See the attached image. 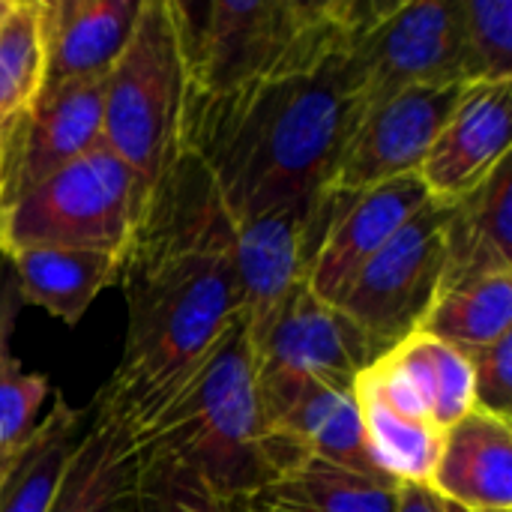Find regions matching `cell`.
Instances as JSON below:
<instances>
[{
  "label": "cell",
  "mask_w": 512,
  "mask_h": 512,
  "mask_svg": "<svg viewBox=\"0 0 512 512\" xmlns=\"http://www.w3.org/2000/svg\"><path fill=\"white\" fill-rule=\"evenodd\" d=\"M120 282L126 339L93 399V423L117 429L132 450L240 324L234 222L195 156L183 153L150 192Z\"/></svg>",
  "instance_id": "obj_1"
},
{
  "label": "cell",
  "mask_w": 512,
  "mask_h": 512,
  "mask_svg": "<svg viewBox=\"0 0 512 512\" xmlns=\"http://www.w3.org/2000/svg\"><path fill=\"white\" fill-rule=\"evenodd\" d=\"M351 54L225 96H186L183 153L195 156L231 222L327 192L360 117Z\"/></svg>",
  "instance_id": "obj_2"
},
{
  "label": "cell",
  "mask_w": 512,
  "mask_h": 512,
  "mask_svg": "<svg viewBox=\"0 0 512 512\" xmlns=\"http://www.w3.org/2000/svg\"><path fill=\"white\" fill-rule=\"evenodd\" d=\"M396 0H171L186 96L231 90L312 72L351 54L360 36Z\"/></svg>",
  "instance_id": "obj_3"
},
{
  "label": "cell",
  "mask_w": 512,
  "mask_h": 512,
  "mask_svg": "<svg viewBox=\"0 0 512 512\" xmlns=\"http://www.w3.org/2000/svg\"><path fill=\"white\" fill-rule=\"evenodd\" d=\"M132 456L138 468L171 471L228 504H243L261 486L294 471L264 423L255 363L240 324L132 441Z\"/></svg>",
  "instance_id": "obj_4"
},
{
  "label": "cell",
  "mask_w": 512,
  "mask_h": 512,
  "mask_svg": "<svg viewBox=\"0 0 512 512\" xmlns=\"http://www.w3.org/2000/svg\"><path fill=\"white\" fill-rule=\"evenodd\" d=\"M186 66L171 0H141L102 81V141L153 192L183 156Z\"/></svg>",
  "instance_id": "obj_5"
},
{
  "label": "cell",
  "mask_w": 512,
  "mask_h": 512,
  "mask_svg": "<svg viewBox=\"0 0 512 512\" xmlns=\"http://www.w3.org/2000/svg\"><path fill=\"white\" fill-rule=\"evenodd\" d=\"M150 189L105 144L0 210V258L33 249L126 255Z\"/></svg>",
  "instance_id": "obj_6"
},
{
  "label": "cell",
  "mask_w": 512,
  "mask_h": 512,
  "mask_svg": "<svg viewBox=\"0 0 512 512\" xmlns=\"http://www.w3.org/2000/svg\"><path fill=\"white\" fill-rule=\"evenodd\" d=\"M363 333L330 303L300 285L267 339L252 351L255 390L267 429L312 387H354L375 363Z\"/></svg>",
  "instance_id": "obj_7"
},
{
  "label": "cell",
  "mask_w": 512,
  "mask_h": 512,
  "mask_svg": "<svg viewBox=\"0 0 512 512\" xmlns=\"http://www.w3.org/2000/svg\"><path fill=\"white\" fill-rule=\"evenodd\" d=\"M441 276L444 207L426 201L357 273L336 309L381 357L423 327L441 294Z\"/></svg>",
  "instance_id": "obj_8"
},
{
  "label": "cell",
  "mask_w": 512,
  "mask_h": 512,
  "mask_svg": "<svg viewBox=\"0 0 512 512\" xmlns=\"http://www.w3.org/2000/svg\"><path fill=\"white\" fill-rule=\"evenodd\" d=\"M360 105L408 87H465L459 0H396L354 45Z\"/></svg>",
  "instance_id": "obj_9"
},
{
  "label": "cell",
  "mask_w": 512,
  "mask_h": 512,
  "mask_svg": "<svg viewBox=\"0 0 512 512\" xmlns=\"http://www.w3.org/2000/svg\"><path fill=\"white\" fill-rule=\"evenodd\" d=\"M330 189L312 201L234 222V267L240 327L255 351L273 330L291 294L306 285L330 210Z\"/></svg>",
  "instance_id": "obj_10"
},
{
  "label": "cell",
  "mask_w": 512,
  "mask_h": 512,
  "mask_svg": "<svg viewBox=\"0 0 512 512\" xmlns=\"http://www.w3.org/2000/svg\"><path fill=\"white\" fill-rule=\"evenodd\" d=\"M462 87H408L360 108L330 174V192H363L420 171Z\"/></svg>",
  "instance_id": "obj_11"
},
{
  "label": "cell",
  "mask_w": 512,
  "mask_h": 512,
  "mask_svg": "<svg viewBox=\"0 0 512 512\" xmlns=\"http://www.w3.org/2000/svg\"><path fill=\"white\" fill-rule=\"evenodd\" d=\"M426 201L429 195L417 174L363 192H333L306 288L318 300L339 306L357 273Z\"/></svg>",
  "instance_id": "obj_12"
},
{
  "label": "cell",
  "mask_w": 512,
  "mask_h": 512,
  "mask_svg": "<svg viewBox=\"0 0 512 512\" xmlns=\"http://www.w3.org/2000/svg\"><path fill=\"white\" fill-rule=\"evenodd\" d=\"M512 81L465 84L417 177L429 201L450 207L510 159Z\"/></svg>",
  "instance_id": "obj_13"
},
{
  "label": "cell",
  "mask_w": 512,
  "mask_h": 512,
  "mask_svg": "<svg viewBox=\"0 0 512 512\" xmlns=\"http://www.w3.org/2000/svg\"><path fill=\"white\" fill-rule=\"evenodd\" d=\"M105 81V78H102ZM102 81L42 87L33 111L18 129L3 174L0 210L102 147Z\"/></svg>",
  "instance_id": "obj_14"
},
{
  "label": "cell",
  "mask_w": 512,
  "mask_h": 512,
  "mask_svg": "<svg viewBox=\"0 0 512 512\" xmlns=\"http://www.w3.org/2000/svg\"><path fill=\"white\" fill-rule=\"evenodd\" d=\"M354 399L372 462L399 486H426L435 474L444 432L432 423L417 393L390 369L384 357L369 363L354 381Z\"/></svg>",
  "instance_id": "obj_15"
},
{
  "label": "cell",
  "mask_w": 512,
  "mask_h": 512,
  "mask_svg": "<svg viewBox=\"0 0 512 512\" xmlns=\"http://www.w3.org/2000/svg\"><path fill=\"white\" fill-rule=\"evenodd\" d=\"M141 0H42L45 87L102 81L129 42Z\"/></svg>",
  "instance_id": "obj_16"
},
{
  "label": "cell",
  "mask_w": 512,
  "mask_h": 512,
  "mask_svg": "<svg viewBox=\"0 0 512 512\" xmlns=\"http://www.w3.org/2000/svg\"><path fill=\"white\" fill-rule=\"evenodd\" d=\"M429 489L462 510L512 512V423L483 411L453 423Z\"/></svg>",
  "instance_id": "obj_17"
},
{
  "label": "cell",
  "mask_w": 512,
  "mask_h": 512,
  "mask_svg": "<svg viewBox=\"0 0 512 512\" xmlns=\"http://www.w3.org/2000/svg\"><path fill=\"white\" fill-rule=\"evenodd\" d=\"M489 276H512L510 159H504L489 180H483L465 198L444 207L441 294Z\"/></svg>",
  "instance_id": "obj_18"
},
{
  "label": "cell",
  "mask_w": 512,
  "mask_h": 512,
  "mask_svg": "<svg viewBox=\"0 0 512 512\" xmlns=\"http://www.w3.org/2000/svg\"><path fill=\"white\" fill-rule=\"evenodd\" d=\"M294 468L324 462L360 477H384L369 456L354 387H312L270 426ZM390 480V477H384Z\"/></svg>",
  "instance_id": "obj_19"
},
{
  "label": "cell",
  "mask_w": 512,
  "mask_h": 512,
  "mask_svg": "<svg viewBox=\"0 0 512 512\" xmlns=\"http://www.w3.org/2000/svg\"><path fill=\"white\" fill-rule=\"evenodd\" d=\"M15 276L21 303L39 306L63 324H78L102 288L120 282L123 258L90 249L33 246L3 258Z\"/></svg>",
  "instance_id": "obj_20"
},
{
  "label": "cell",
  "mask_w": 512,
  "mask_h": 512,
  "mask_svg": "<svg viewBox=\"0 0 512 512\" xmlns=\"http://www.w3.org/2000/svg\"><path fill=\"white\" fill-rule=\"evenodd\" d=\"M399 483L306 462L249 495L240 512H396Z\"/></svg>",
  "instance_id": "obj_21"
},
{
  "label": "cell",
  "mask_w": 512,
  "mask_h": 512,
  "mask_svg": "<svg viewBox=\"0 0 512 512\" xmlns=\"http://www.w3.org/2000/svg\"><path fill=\"white\" fill-rule=\"evenodd\" d=\"M135 477L126 438L105 423H90L72 450L48 512H132Z\"/></svg>",
  "instance_id": "obj_22"
},
{
  "label": "cell",
  "mask_w": 512,
  "mask_h": 512,
  "mask_svg": "<svg viewBox=\"0 0 512 512\" xmlns=\"http://www.w3.org/2000/svg\"><path fill=\"white\" fill-rule=\"evenodd\" d=\"M381 357L417 393L441 432L474 411V375L459 348L417 330Z\"/></svg>",
  "instance_id": "obj_23"
},
{
  "label": "cell",
  "mask_w": 512,
  "mask_h": 512,
  "mask_svg": "<svg viewBox=\"0 0 512 512\" xmlns=\"http://www.w3.org/2000/svg\"><path fill=\"white\" fill-rule=\"evenodd\" d=\"M45 87L42 0H15L0 27V174L9 147Z\"/></svg>",
  "instance_id": "obj_24"
},
{
  "label": "cell",
  "mask_w": 512,
  "mask_h": 512,
  "mask_svg": "<svg viewBox=\"0 0 512 512\" xmlns=\"http://www.w3.org/2000/svg\"><path fill=\"white\" fill-rule=\"evenodd\" d=\"M81 435L84 414L57 396V405L36 426L30 447L0 483V512H48Z\"/></svg>",
  "instance_id": "obj_25"
},
{
  "label": "cell",
  "mask_w": 512,
  "mask_h": 512,
  "mask_svg": "<svg viewBox=\"0 0 512 512\" xmlns=\"http://www.w3.org/2000/svg\"><path fill=\"white\" fill-rule=\"evenodd\" d=\"M420 330L462 354L498 342L512 333V276H489L444 291Z\"/></svg>",
  "instance_id": "obj_26"
},
{
  "label": "cell",
  "mask_w": 512,
  "mask_h": 512,
  "mask_svg": "<svg viewBox=\"0 0 512 512\" xmlns=\"http://www.w3.org/2000/svg\"><path fill=\"white\" fill-rule=\"evenodd\" d=\"M465 84L512 81V0H459Z\"/></svg>",
  "instance_id": "obj_27"
},
{
  "label": "cell",
  "mask_w": 512,
  "mask_h": 512,
  "mask_svg": "<svg viewBox=\"0 0 512 512\" xmlns=\"http://www.w3.org/2000/svg\"><path fill=\"white\" fill-rule=\"evenodd\" d=\"M48 396L51 384L45 375L27 372L12 351L0 357V483L30 447Z\"/></svg>",
  "instance_id": "obj_28"
},
{
  "label": "cell",
  "mask_w": 512,
  "mask_h": 512,
  "mask_svg": "<svg viewBox=\"0 0 512 512\" xmlns=\"http://www.w3.org/2000/svg\"><path fill=\"white\" fill-rule=\"evenodd\" d=\"M135 477V507L132 512H240L237 504L219 501L189 480L162 471V468H138Z\"/></svg>",
  "instance_id": "obj_29"
},
{
  "label": "cell",
  "mask_w": 512,
  "mask_h": 512,
  "mask_svg": "<svg viewBox=\"0 0 512 512\" xmlns=\"http://www.w3.org/2000/svg\"><path fill=\"white\" fill-rule=\"evenodd\" d=\"M465 357L474 375V411L512 423V333Z\"/></svg>",
  "instance_id": "obj_30"
},
{
  "label": "cell",
  "mask_w": 512,
  "mask_h": 512,
  "mask_svg": "<svg viewBox=\"0 0 512 512\" xmlns=\"http://www.w3.org/2000/svg\"><path fill=\"white\" fill-rule=\"evenodd\" d=\"M18 306H21V294L15 285V276L9 270V264L0 258V357L9 351V339H12V327L18 318Z\"/></svg>",
  "instance_id": "obj_31"
},
{
  "label": "cell",
  "mask_w": 512,
  "mask_h": 512,
  "mask_svg": "<svg viewBox=\"0 0 512 512\" xmlns=\"http://www.w3.org/2000/svg\"><path fill=\"white\" fill-rule=\"evenodd\" d=\"M396 512H447L444 501L426 486H402L399 489V510Z\"/></svg>",
  "instance_id": "obj_32"
},
{
  "label": "cell",
  "mask_w": 512,
  "mask_h": 512,
  "mask_svg": "<svg viewBox=\"0 0 512 512\" xmlns=\"http://www.w3.org/2000/svg\"><path fill=\"white\" fill-rule=\"evenodd\" d=\"M12 9H15V0H0V27H3V21L12 15Z\"/></svg>",
  "instance_id": "obj_33"
},
{
  "label": "cell",
  "mask_w": 512,
  "mask_h": 512,
  "mask_svg": "<svg viewBox=\"0 0 512 512\" xmlns=\"http://www.w3.org/2000/svg\"><path fill=\"white\" fill-rule=\"evenodd\" d=\"M444 510L447 512H474V510H462V507H453V504H444Z\"/></svg>",
  "instance_id": "obj_34"
}]
</instances>
